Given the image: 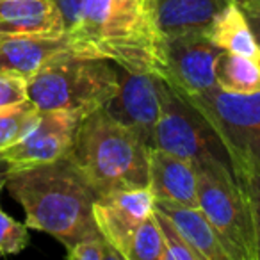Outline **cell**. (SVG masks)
<instances>
[{"label":"cell","mask_w":260,"mask_h":260,"mask_svg":"<svg viewBox=\"0 0 260 260\" xmlns=\"http://www.w3.org/2000/svg\"><path fill=\"white\" fill-rule=\"evenodd\" d=\"M6 187L22 205L27 226L52 235L66 249L100 234L93 216L98 196L68 153L54 162L11 170Z\"/></svg>","instance_id":"6da1fadb"},{"label":"cell","mask_w":260,"mask_h":260,"mask_svg":"<svg viewBox=\"0 0 260 260\" xmlns=\"http://www.w3.org/2000/svg\"><path fill=\"white\" fill-rule=\"evenodd\" d=\"M148 148L138 132L102 107L80 119L68 157L96 196H102L148 187Z\"/></svg>","instance_id":"7a4b0ae2"},{"label":"cell","mask_w":260,"mask_h":260,"mask_svg":"<svg viewBox=\"0 0 260 260\" xmlns=\"http://www.w3.org/2000/svg\"><path fill=\"white\" fill-rule=\"evenodd\" d=\"M119 72L111 61L66 50L47 61L29 80L27 94L40 111H72L84 116L116 96Z\"/></svg>","instance_id":"3957f363"},{"label":"cell","mask_w":260,"mask_h":260,"mask_svg":"<svg viewBox=\"0 0 260 260\" xmlns=\"http://www.w3.org/2000/svg\"><path fill=\"white\" fill-rule=\"evenodd\" d=\"M198 207L207 216L230 260H258L249 203L237 177L221 160L192 164Z\"/></svg>","instance_id":"277c9868"},{"label":"cell","mask_w":260,"mask_h":260,"mask_svg":"<svg viewBox=\"0 0 260 260\" xmlns=\"http://www.w3.org/2000/svg\"><path fill=\"white\" fill-rule=\"evenodd\" d=\"M180 94L209 123L234 173H260V93L234 94L217 87L200 94Z\"/></svg>","instance_id":"5b68a950"},{"label":"cell","mask_w":260,"mask_h":260,"mask_svg":"<svg viewBox=\"0 0 260 260\" xmlns=\"http://www.w3.org/2000/svg\"><path fill=\"white\" fill-rule=\"evenodd\" d=\"M152 146L191 164L221 160L232 170L230 159L209 123L164 79L160 86V116L153 130Z\"/></svg>","instance_id":"8992f818"},{"label":"cell","mask_w":260,"mask_h":260,"mask_svg":"<svg viewBox=\"0 0 260 260\" xmlns=\"http://www.w3.org/2000/svg\"><path fill=\"white\" fill-rule=\"evenodd\" d=\"M219 47L205 34L162 38L164 80L184 94H200L217 89L216 70Z\"/></svg>","instance_id":"52a82bcc"},{"label":"cell","mask_w":260,"mask_h":260,"mask_svg":"<svg viewBox=\"0 0 260 260\" xmlns=\"http://www.w3.org/2000/svg\"><path fill=\"white\" fill-rule=\"evenodd\" d=\"M80 119L82 116L72 111H40L36 125L25 138L0 155L11 170L54 162L70 152Z\"/></svg>","instance_id":"ba28073f"},{"label":"cell","mask_w":260,"mask_h":260,"mask_svg":"<svg viewBox=\"0 0 260 260\" xmlns=\"http://www.w3.org/2000/svg\"><path fill=\"white\" fill-rule=\"evenodd\" d=\"M155 198L148 187L121 189L102 194L93 203V216L100 235L126 260L139 224L153 214Z\"/></svg>","instance_id":"9c48e42d"},{"label":"cell","mask_w":260,"mask_h":260,"mask_svg":"<svg viewBox=\"0 0 260 260\" xmlns=\"http://www.w3.org/2000/svg\"><path fill=\"white\" fill-rule=\"evenodd\" d=\"M160 86L162 79L153 73L123 70L118 93L105 105L112 118L138 132L150 146L160 116Z\"/></svg>","instance_id":"30bf717a"},{"label":"cell","mask_w":260,"mask_h":260,"mask_svg":"<svg viewBox=\"0 0 260 260\" xmlns=\"http://www.w3.org/2000/svg\"><path fill=\"white\" fill-rule=\"evenodd\" d=\"M148 189L160 202L198 207V178L191 162L164 152L148 148Z\"/></svg>","instance_id":"8fae6325"},{"label":"cell","mask_w":260,"mask_h":260,"mask_svg":"<svg viewBox=\"0 0 260 260\" xmlns=\"http://www.w3.org/2000/svg\"><path fill=\"white\" fill-rule=\"evenodd\" d=\"M66 50H77L68 36H0V72L29 80L47 61Z\"/></svg>","instance_id":"7c38bea8"},{"label":"cell","mask_w":260,"mask_h":260,"mask_svg":"<svg viewBox=\"0 0 260 260\" xmlns=\"http://www.w3.org/2000/svg\"><path fill=\"white\" fill-rule=\"evenodd\" d=\"M54 0H0V36H62Z\"/></svg>","instance_id":"4fadbf2b"},{"label":"cell","mask_w":260,"mask_h":260,"mask_svg":"<svg viewBox=\"0 0 260 260\" xmlns=\"http://www.w3.org/2000/svg\"><path fill=\"white\" fill-rule=\"evenodd\" d=\"M230 0H155V25L162 38L205 34Z\"/></svg>","instance_id":"5bb4252c"},{"label":"cell","mask_w":260,"mask_h":260,"mask_svg":"<svg viewBox=\"0 0 260 260\" xmlns=\"http://www.w3.org/2000/svg\"><path fill=\"white\" fill-rule=\"evenodd\" d=\"M155 207L170 217L185 242L200 256V260H230L224 246L221 244L219 235L216 234L200 207L160 202V200H155Z\"/></svg>","instance_id":"9a60e30c"},{"label":"cell","mask_w":260,"mask_h":260,"mask_svg":"<svg viewBox=\"0 0 260 260\" xmlns=\"http://www.w3.org/2000/svg\"><path fill=\"white\" fill-rule=\"evenodd\" d=\"M209 40L223 52L244 55L260 62V47L237 0H230L216 16L209 30Z\"/></svg>","instance_id":"2e32d148"},{"label":"cell","mask_w":260,"mask_h":260,"mask_svg":"<svg viewBox=\"0 0 260 260\" xmlns=\"http://www.w3.org/2000/svg\"><path fill=\"white\" fill-rule=\"evenodd\" d=\"M217 87L234 94L260 93V62L244 55L223 52L216 70Z\"/></svg>","instance_id":"e0dca14e"},{"label":"cell","mask_w":260,"mask_h":260,"mask_svg":"<svg viewBox=\"0 0 260 260\" xmlns=\"http://www.w3.org/2000/svg\"><path fill=\"white\" fill-rule=\"evenodd\" d=\"M38 118L40 109L30 100L0 107V153L25 138Z\"/></svg>","instance_id":"ac0fdd59"},{"label":"cell","mask_w":260,"mask_h":260,"mask_svg":"<svg viewBox=\"0 0 260 260\" xmlns=\"http://www.w3.org/2000/svg\"><path fill=\"white\" fill-rule=\"evenodd\" d=\"M166 246L155 216H148L136 230L126 260H164Z\"/></svg>","instance_id":"d6986e66"},{"label":"cell","mask_w":260,"mask_h":260,"mask_svg":"<svg viewBox=\"0 0 260 260\" xmlns=\"http://www.w3.org/2000/svg\"><path fill=\"white\" fill-rule=\"evenodd\" d=\"M153 216L157 219V224L160 228V234L164 239V246H166V253H164V260H200V256L194 253V249L185 242V239L180 235L171 219L153 207Z\"/></svg>","instance_id":"ffe728a7"},{"label":"cell","mask_w":260,"mask_h":260,"mask_svg":"<svg viewBox=\"0 0 260 260\" xmlns=\"http://www.w3.org/2000/svg\"><path fill=\"white\" fill-rule=\"evenodd\" d=\"M29 244V226L0 209V255H16Z\"/></svg>","instance_id":"44dd1931"},{"label":"cell","mask_w":260,"mask_h":260,"mask_svg":"<svg viewBox=\"0 0 260 260\" xmlns=\"http://www.w3.org/2000/svg\"><path fill=\"white\" fill-rule=\"evenodd\" d=\"M68 260H123L118 251L102 237L100 234L91 235L84 241L73 244L66 249Z\"/></svg>","instance_id":"7402d4cb"},{"label":"cell","mask_w":260,"mask_h":260,"mask_svg":"<svg viewBox=\"0 0 260 260\" xmlns=\"http://www.w3.org/2000/svg\"><path fill=\"white\" fill-rule=\"evenodd\" d=\"M239 184H241L242 191H244L246 198L249 203V210H251V221L253 228H255V239H256V253H258L260 260V173L256 171H235Z\"/></svg>","instance_id":"603a6c76"},{"label":"cell","mask_w":260,"mask_h":260,"mask_svg":"<svg viewBox=\"0 0 260 260\" xmlns=\"http://www.w3.org/2000/svg\"><path fill=\"white\" fill-rule=\"evenodd\" d=\"M29 100L27 94V79L15 73L0 72V107L15 105Z\"/></svg>","instance_id":"cb8c5ba5"},{"label":"cell","mask_w":260,"mask_h":260,"mask_svg":"<svg viewBox=\"0 0 260 260\" xmlns=\"http://www.w3.org/2000/svg\"><path fill=\"white\" fill-rule=\"evenodd\" d=\"M54 2L59 15H61L64 34H72L79 27L80 18H82L84 0H54Z\"/></svg>","instance_id":"d4e9b609"},{"label":"cell","mask_w":260,"mask_h":260,"mask_svg":"<svg viewBox=\"0 0 260 260\" xmlns=\"http://www.w3.org/2000/svg\"><path fill=\"white\" fill-rule=\"evenodd\" d=\"M237 4L244 11L246 18H248L249 25H251L253 34H255L256 43L260 47V2H255V0H237Z\"/></svg>","instance_id":"484cf974"},{"label":"cell","mask_w":260,"mask_h":260,"mask_svg":"<svg viewBox=\"0 0 260 260\" xmlns=\"http://www.w3.org/2000/svg\"><path fill=\"white\" fill-rule=\"evenodd\" d=\"M9 173H11V166H9V162L4 159V157L0 155V191L6 187V182H8Z\"/></svg>","instance_id":"4316f807"},{"label":"cell","mask_w":260,"mask_h":260,"mask_svg":"<svg viewBox=\"0 0 260 260\" xmlns=\"http://www.w3.org/2000/svg\"><path fill=\"white\" fill-rule=\"evenodd\" d=\"M150 4H152V8H153V13H155V0H150Z\"/></svg>","instance_id":"83f0119b"},{"label":"cell","mask_w":260,"mask_h":260,"mask_svg":"<svg viewBox=\"0 0 260 260\" xmlns=\"http://www.w3.org/2000/svg\"><path fill=\"white\" fill-rule=\"evenodd\" d=\"M255 2H260V0H255Z\"/></svg>","instance_id":"f1b7e54d"}]
</instances>
